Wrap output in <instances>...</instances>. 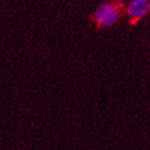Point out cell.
<instances>
[{
	"label": "cell",
	"instance_id": "2",
	"mask_svg": "<svg viewBox=\"0 0 150 150\" xmlns=\"http://www.w3.org/2000/svg\"><path fill=\"white\" fill-rule=\"evenodd\" d=\"M125 10L131 21H139L150 12V0H128Z\"/></svg>",
	"mask_w": 150,
	"mask_h": 150
},
{
	"label": "cell",
	"instance_id": "1",
	"mask_svg": "<svg viewBox=\"0 0 150 150\" xmlns=\"http://www.w3.org/2000/svg\"><path fill=\"white\" fill-rule=\"evenodd\" d=\"M120 17V7L115 3H104L94 12V21L99 27L115 25Z\"/></svg>",
	"mask_w": 150,
	"mask_h": 150
}]
</instances>
